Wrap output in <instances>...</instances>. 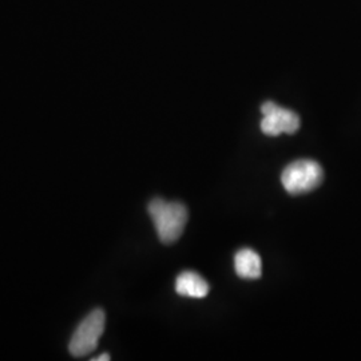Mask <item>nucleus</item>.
Returning a JSON list of instances; mask_svg holds the SVG:
<instances>
[{"instance_id":"nucleus-7","label":"nucleus","mask_w":361,"mask_h":361,"mask_svg":"<svg viewBox=\"0 0 361 361\" xmlns=\"http://www.w3.org/2000/svg\"><path fill=\"white\" fill-rule=\"evenodd\" d=\"M92 361H109L110 360V356L107 355V353H104V355H101V356H98V357H94V359H91Z\"/></svg>"},{"instance_id":"nucleus-5","label":"nucleus","mask_w":361,"mask_h":361,"mask_svg":"<svg viewBox=\"0 0 361 361\" xmlns=\"http://www.w3.org/2000/svg\"><path fill=\"white\" fill-rule=\"evenodd\" d=\"M234 269L243 280H258L262 274L261 257L253 249L244 247L234 256Z\"/></svg>"},{"instance_id":"nucleus-3","label":"nucleus","mask_w":361,"mask_h":361,"mask_svg":"<svg viewBox=\"0 0 361 361\" xmlns=\"http://www.w3.org/2000/svg\"><path fill=\"white\" fill-rule=\"evenodd\" d=\"M106 325V314L102 310H94L78 325L68 343V350L75 357H83L94 352Z\"/></svg>"},{"instance_id":"nucleus-4","label":"nucleus","mask_w":361,"mask_h":361,"mask_svg":"<svg viewBox=\"0 0 361 361\" xmlns=\"http://www.w3.org/2000/svg\"><path fill=\"white\" fill-rule=\"evenodd\" d=\"M262 121L261 130L265 135L277 137L280 134H295L300 129V116L295 111L280 107L274 102H265L261 106Z\"/></svg>"},{"instance_id":"nucleus-6","label":"nucleus","mask_w":361,"mask_h":361,"mask_svg":"<svg viewBox=\"0 0 361 361\" xmlns=\"http://www.w3.org/2000/svg\"><path fill=\"white\" fill-rule=\"evenodd\" d=\"M209 284L195 271H182L176 280V292L183 297L204 298L209 293Z\"/></svg>"},{"instance_id":"nucleus-2","label":"nucleus","mask_w":361,"mask_h":361,"mask_svg":"<svg viewBox=\"0 0 361 361\" xmlns=\"http://www.w3.org/2000/svg\"><path fill=\"white\" fill-rule=\"evenodd\" d=\"M324 180V170L319 162L300 159L284 169L281 182L286 193L292 195L310 193L317 189Z\"/></svg>"},{"instance_id":"nucleus-1","label":"nucleus","mask_w":361,"mask_h":361,"mask_svg":"<svg viewBox=\"0 0 361 361\" xmlns=\"http://www.w3.org/2000/svg\"><path fill=\"white\" fill-rule=\"evenodd\" d=\"M147 212L154 224L159 241L166 245L180 238L189 219V212L183 204L168 202L162 198H154L149 204Z\"/></svg>"}]
</instances>
